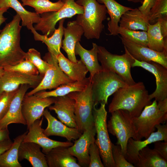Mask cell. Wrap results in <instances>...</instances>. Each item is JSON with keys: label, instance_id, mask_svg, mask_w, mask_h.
<instances>
[{"label": "cell", "instance_id": "51", "mask_svg": "<svg viewBox=\"0 0 167 167\" xmlns=\"http://www.w3.org/2000/svg\"><path fill=\"white\" fill-rule=\"evenodd\" d=\"M5 70L2 66H0V78L2 75L4 73Z\"/></svg>", "mask_w": 167, "mask_h": 167}, {"label": "cell", "instance_id": "45", "mask_svg": "<svg viewBox=\"0 0 167 167\" xmlns=\"http://www.w3.org/2000/svg\"><path fill=\"white\" fill-rule=\"evenodd\" d=\"M157 20L159 22L161 32L163 37L164 38H167V17L159 18Z\"/></svg>", "mask_w": 167, "mask_h": 167}, {"label": "cell", "instance_id": "47", "mask_svg": "<svg viewBox=\"0 0 167 167\" xmlns=\"http://www.w3.org/2000/svg\"><path fill=\"white\" fill-rule=\"evenodd\" d=\"M157 105L160 110L167 113V98L163 100L158 101Z\"/></svg>", "mask_w": 167, "mask_h": 167}, {"label": "cell", "instance_id": "40", "mask_svg": "<svg viewBox=\"0 0 167 167\" xmlns=\"http://www.w3.org/2000/svg\"><path fill=\"white\" fill-rule=\"evenodd\" d=\"M111 152L115 167H135L133 164L129 162L126 159L119 145H115L112 143Z\"/></svg>", "mask_w": 167, "mask_h": 167}, {"label": "cell", "instance_id": "13", "mask_svg": "<svg viewBox=\"0 0 167 167\" xmlns=\"http://www.w3.org/2000/svg\"><path fill=\"white\" fill-rule=\"evenodd\" d=\"M54 97L41 98L35 94L24 96L22 102V111L28 129L33 123L41 118L45 108L53 104Z\"/></svg>", "mask_w": 167, "mask_h": 167}, {"label": "cell", "instance_id": "44", "mask_svg": "<svg viewBox=\"0 0 167 167\" xmlns=\"http://www.w3.org/2000/svg\"><path fill=\"white\" fill-rule=\"evenodd\" d=\"M156 0H144L138 9L148 18L150 10Z\"/></svg>", "mask_w": 167, "mask_h": 167}, {"label": "cell", "instance_id": "21", "mask_svg": "<svg viewBox=\"0 0 167 167\" xmlns=\"http://www.w3.org/2000/svg\"><path fill=\"white\" fill-rule=\"evenodd\" d=\"M43 115L48 122L47 127L43 130L44 133L47 136H60L71 141L77 139L82 134L78 129L69 127L58 121L51 114L47 109H45Z\"/></svg>", "mask_w": 167, "mask_h": 167}, {"label": "cell", "instance_id": "17", "mask_svg": "<svg viewBox=\"0 0 167 167\" xmlns=\"http://www.w3.org/2000/svg\"><path fill=\"white\" fill-rule=\"evenodd\" d=\"M120 38L124 48L136 59L140 61L155 62L167 68V51L158 52L121 36Z\"/></svg>", "mask_w": 167, "mask_h": 167}, {"label": "cell", "instance_id": "9", "mask_svg": "<svg viewBox=\"0 0 167 167\" xmlns=\"http://www.w3.org/2000/svg\"><path fill=\"white\" fill-rule=\"evenodd\" d=\"M167 120V113L159 109L155 100L145 106L138 116L132 118L138 140L148 138L155 131L156 125L164 124Z\"/></svg>", "mask_w": 167, "mask_h": 167}, {"label": "cell", "instance_id": "20", "mask_svg": "<svg viewBox=\"0 0 167 167\" xmlns=\"http://www.w3.org/2000/svg\"><path fill=\"white\" fill-rule=\"evenodd\" d=\"M55 98L54 105L49 106V109L54 111L60 121L66 125L77 129L75 113L74 100L67 95Z\"/></svg>", "mask_w": 167, "mask_h": 167}, {"label": "cell", "instance_id": "53", "mask_svg": "<svg viewBox=\"0 0 167 167\" xmlns=\"http://www.w3.org/2000/svg\"><path fill=\"white\" fill-rule=\"evenodd\" d=\"M2 94L0 93V99L1 98V96Z\"/></svg>", "mask_w": 167, "mask_h": 167}, {"label": "cell", "instance_id": "30", "mask_svg": "<svg viewBox=\"0 0 167 167\" xmlns=\"http://www.w3.org/2000/svg\"><path fill=\"white\" fill-rule=\"evenodd\" d=\"M4 7L13 9L20 18L21 26L28 30L33 29V24H36L40 21V14L27 10L18 0H0V8Z\"/></svg>", "mask_w": 167, "mask_h": 167}, {"label": "cell", "instance_id": "4", "mask_svg": "<svg viewBox=\"0 0 167 167\" xmlns=\"http://www.w3.org/2000/svg\"><path fill=\"white\" fill-rule=\"evenodd\" d=\"M125 53L122 55L113 54L105 48L98 46L97 55L103 70L114 72L121 77L128 85L134 84L131 73L133 57L124 48Z\"/></svg>", "mask_w": 167, "mask_h": 167}, {"label": "cell", "instance_id": "32", "mask_svg": "<svg viewBox=\"0 0 167 167\" xmlns=\"http://www.w3.org/2000/svg\"><path fill=\"white\" fill-rule=\"evenodd\" d=\"M134 166L137 167H166L167 160L155 149H151L147 146L139 151L137 161Z\"/></svg>", "mask_w": 167, "mask_h": 167}, {"label": "cell", "instance_id": "36", "mask_svg": "<svg viewBox=\"0 0 167 167\" xmlns=\"http://www.w3.org/2000/svg\"><path fill=\"white\" fill-rule=\"evenodd\" d=\"M118 33L123 38L136 44L148 47L147 31L130 30L119 27Z\"/></svg>", "mask_w": 167, "mask_h": 167}, {"label": "cell", "instance_id": "2", "mask_svg": "<svg viewBox=\"0 0 167 167\" xmlns=\"http://www.w3.org/2000/svg\"><path fill=\"white\" fill-rule=\"evenodd\" d=\"M21 20L16 14L0 32V66L16 65L25 59L26 53L20 46Z\"/></svg>", "mask_w": 167, "mask_h": 167}, {"label": "cell", "instance_id": "8", "mask_svg": "<svg viewBox=\"0 0 167 167\" xmlns=\"http://www.w3.org/2000/svg\"><path fill=\"white\" fill-rule=\"evenodd\" d=\"M107 123L108 132L115 136L117 145H119L125 156L128 140L132 138L138 140L133 124L132 118L126 111L119 109L111 113Z\"/></svg>", "mask_w": 167, "mask_h": 167}, {"label": "cell", "instance_id": "3", "mask_svg": "<svg viewBox=\"0 0 167 167\" xmlns=\"http://www.w3.org/2000/svg\"><path fill=\"white\" fill-rule=\"evenodd\" d=\"M76 2L84 8L83 13L78 15L75 20L82 27L84 36L88 39H99L104 28L103 22L107 17L105 6L97 0Z\"/></svg>", "mask_w": 167, "mask_h": 167}, {"label": "cell", "instance_id": "52", "mask_svg": "<svg viewBox=\"0 0 167 167\" xmlns=\"http://www.w3.org/2000/svg\"><path fill=\"white\" fill-rule=\"evenodd\" d=\"M26 0H21L22 1V2H24V1H26Z\"/></svg>", "mask_w": 167, "mask_h": 167}, {"label": "cell", "instance_id": "38", "mask_svg": "<svg viewBox=\"0 0 167 167\" xmlns=\"http://www.w3.org/2000/svg\"><path fill=\"white\" fill-rule=\"evenodd\" d=\"M3 68L5 71L18 72L30 75H39L36 67L27 60H24L14 65L5 66Z\"/></svg>", "mask_w": 167, "mask_h": 167}, {"label": "cell", "instance_id": "25", "mask_svg": "<svg viewBox=\"0 0 167 167\" xmlns=\"http://www.w3.org/2000/svg\"><path fill=\"white\" fill-rule=\"evenodd\" d=\"M67 148L58 147L45 154L48 167H80L76 159L68 152Z\"/></svg>", "mask_w": 167, "mask_h": 167}, {"label": "cell", "instance_id": "7", "mask_svg": "<svg viewBox=\"0 0 167 167\" xmlns=\"http://www.w3.org/2000/svg\"><path fill=\"white\" fill-rule=\"evenodd\" d=\"M94 105L103 103L107 104L109 97L119 88L128 84L116 74L102 70L91 78Z\"/></svg>", "mask_w": 167, "mask_h": 167}, {"label": "cell", "instance_id": "24", "mask_svg": "<svg viewBox=\"0 0 167 167\" xmlns=\"http://www.w3.org/2000/svg\"><path fill=\"white\" fill-rule=\"evenodd\" d=\"M65 19H62L59 21L58 28L55 29L52 35L49 37L39 34L34 28L31 30L35 40L41 41L44 43L47 47L48 53L57 58L62 53L60 48L63 35V24Z\"/></svg>", "mask_w": 167, "mask_h": 167}, {"label": "cell", "instance_id": "14", "mask_svg": "<svg viewBox=\"0 0 167 167\" xmlns=\"http://www.w3.org/2000/svg\"><path fill=\"white\" fill-rule=\"evenodd\" d=\"M43 120L41 118L36 120L29 128L23 142H32L39 145L42 148V152L45 155L53 148L59 146L69 147L73 143L70 141L60 142L49 138L43 132L42 125Z\"/></svg>", "mask_w": 167, "mask_h": 167}, {"label": "cell", "instance_id": "10", "mask_svg": "<svg viewBox=\"0 0 167 167\" xmlns=\"http://www.w3.org/2000/svg\"><path fill=\"white\" fill-rule=\"evenodd\" d=\"M64 4L59 10L41 14L40 21L34 27L46 36H51L55 30L57 22L61 19L71 18L84 12L83 7L77 3L75 0H62Z\"/></svg>", "mask_w": 167, "mask_h": 167}, {"label": "cell", "instance_id": "27", "mask_svg": "<svg viewBox=\"0 0 167 167\" xmlns=\"http://www.w3.org/2000/svg\"><path fill=\"white\" fill-rule=\"evenodd\" d=\"M148 18L137 8L128 11L121 16L119 27L131 30L147 31L149 23Z\"/></svg>", "mask_w": 167, "mask_h": 167}, {"label": "cell", "instance_id": "41", "mask_svg": "<svg viewBox=\"0 0 167 167\" xmlns=\"http://www.w3.org/2000/svg\"><path fill=\"white\" fill-rule=\"evenodd\" d=\"M95 141L92 143L89 147L88 167H104V166L101 161L99 148Z\"/></svg>", "mask_w": 167, "mask_h": 167}, {"label": "cell", "instance_id": "34", "mask_svg": "<svg viewBox=\"0 0 167 167\" xmlns=\"http://www.w3.org/2000/svg\"><path fill=\"white\" fill-rule=\"evenodd\" d=\"M147 32L148 48L158 52L167 51V39L161 34L158 20L154 24H149Z\"/></svg>", "mask_w": 167, "mask_h": 167}, {"label": "cell", "instance_id": "46", "mask_svg": "<svg viewBox=\"0 0 167 167\" xmlns=\"http://www.w3.org/2000/svg\"><path fill=\"white\" fill-rule=\"evenodd\" d=\"M13 143L10 138L0 142V156L10 147Z\"/></svg>", "mask_w": 167, "mask_h": 167}, {"label": "cell", "instance_id": "37", "mask_svg": "<svg viewBox=\"0 0 167 167\" xmlns=\"http://www.w3.org/2000/svg\"><path fill=\"white\" fill-rule=\"evenodd\" d=\"M25 60L30 61L37 69L39 74L43 77L50 64L42 59L40 53L34 48H30L26 52Z\"/></svg>", "mask_w": 167, "mask_h": 167}, {"label": "cell", "instance_id": "29", "mask_svg": "<svg viewBox=\"0 0 167 167\" xmlns=\"http://www.w3.org/2000/svg\"><path fill=\"white\" fill-rule=\"evenodd\" d=\"M103 4L109 14L110 20L108 23V29L110 34L114 36L118 34L119 23L122 15L126 11L133 8L123 6L115 0H97Z\"/></svg>", "mask_w": 167, "mask_h": 167}, {"label": "cell", "instance_id": "31", "mask_svg": "<svg viewBox=\"0 0 167 167\" xmlns=\"http://www.w3.org/2000/svg\"><path fill=\"white\" fill-rule=\"evenodd\" d=\"M91 80L90 76L83 80L70 82L61 85L54 90L50 91H42L34 94L41 98L63 96L74 92L81 91L86 88Z\"/></svg>", "mask_w": 167, "mask_h": 167}, {"label": "cell", "instance_id": "22", "mask_svg": "<svg viewBox=\"0 0 167 167\" xmlns=\"http://www.w3.org/2000/svg\"><path fill=\"white\" fill-rule=\"evenodd\" d=\"M84 34L82 27L76 20L68 22L66 27H64V39L62 41L61 47L66 53L68 59L74 62H77L75 53L76 43L81 41Z\"/></svg>", "mask_w": 167, "mask_h": 167}, {"label": "cell", "instance_id": "1", "mask_svg": "<svg viewBox=\"0 0 167 167\" xmlns=\"http://www.w3.org/2000/svg\"><path fill=\"white\" fill-rule=\"evenodd\" d=\"M143 83L139 82L119 88L113 93L108 111L121 109L127 111L132 117L138 116L144 107L152 104Z\"/></svg>", "mask_w": 167, "mask_h": 167}, {"label": "cell", "instance_id": "15", "mask_svg": "<svg viewBox=\"0 0 167 167\" xmlns=\"http://www.w3.org/2000/svg\"><path fill=\"white\" fill-rule=\"evenodd\" d=\"M155 128L157 129V131L152 133L144 140H135L132 138L128 140L124 156L127 161L134 165L137 161L139 151L143 148L157 141L167 142V124L157 125Z\"/></svg>", "mask_w": 167, "mask_h": 167}, {"label": "cell", "instance_id": "50", "mask_svg": "<svg viewBox=\"0 0 167 167\" xmlns=\"http://www.w3.org/2000/svg\"><path fill=\"white\" fill-rule=\"evenodd\" d=\"M128 1L132 2L134 3H140L141 4L143 3L144 0H127Z\"/></svg>", "mask_w": 167, "mask_h": 167}, {"label": "cell", "instance_id": "11", "mask_svg": "<svg viewBox=\"0 0 167 167\" xmlns=\"http://www.w3.org/2000/svg\"><path fill=\"white\" fill-rule=\"evenodd\" d=\"M43 58L45 61L50 64V66L39 84L26 94L27 96L32 95L38 92L46 89H55L61 85L74 82L61 70L56 57L47 53Z\"/></svg>", "mask_w": 167, "mask_h": 167}, {"label": "cell", "instance_id": "5", "mask_svg": "<svg viewBox=\"0 0 167 167\" xmlns=\"http://www.w3.org/2000/svg\"><path fill=\"white\" fill-rule=\"evenodd\" d=\"M67 95L75 101L77 129L82 134L85 130L94 126L92 113L94 101L91 80L83 90L71 92Z\"/></svg>", "mask_w": 167, "mask_h": 167}, {"label": "cell", "instance_id": "35", "mask_svg": "<svg viewBox=\"0 0 167 167\" xmlns=\"http://www.w3.org/2000/svg\"><path fill=\"white\" fill-rule=\"evenodd\" d=\"M22 4L23 6L32 7L36 13L41 14L59 10L63 6L64 2L62 0L56 2H52L49 0H26Z\"/></svg>", "mask_w": 167, "mask_h": 167}, {"label": "cell", "instance_id": "42", "mask_svg": "<svg viewBox=\"0 0 167 167\" xmlns=\"http://www.w3.org/2000/svg\"><path fill=\"white\" fill-rule=\"evenodd\" d=\"M17 90L10 92H4L2 93L0 99V120L6 113Z\"/></svg>", "mask_w": 167, "mask_h": 167}, {"label": "cell", "instance_id": "49", "mask_svg": "<svg viewBox=\"0 0 167 167\" xmlns=\"http://www.w3.org/2000/svg\"><path fill=\"white\" fill-rule=\"evenodd\" d=\"M9 9V8L8 7H4L0 8V27L7 19V18H6L3 15ZM1 30L0 29V32Z\"/></svg>", "mask_w": 167, "mask_h": 167}, {"label": "cell", "instance_id": "16", "mask_svg": "<svg viewBox=\"0 0 167 167\" xmlns=\"http://www.w3.org/2000/svg\"><path fill=\"white\" fill-rule=\"evenodd\" d=\"M43 77L39 74L33 75L18 72L5 71L0 78V93L17 89L23 84H28L35 88L40 83Z\"/></svg>", "mask_w": 167, "mask_h": 167}, {"label": "cell", "instance_id": "19", "mask_svg": "<svg viewBox=\"0 0 167 167\" xmlns=\"http://www.w3.org/2000/svg\"><path fill=\"white\" fill-rule=\"evenodd\" d=\"M96 134L95 126L87 129L75 140L72 145L67 148L69 153L76 157L80 167L89 166V148L91 144L95 141Z\"/></svg>", "mask_w": 167, "mask_h": 167}, {"label": "cell", "instance_id": "26", "mask_svg": "<svg viewBox=\"0 0 167 167\" xmlns=\"http://www.w3.org/2000/svg\"><path fill=\"white\" fill-rule=\"evenodd\" d=\"M92 48L88 50L84 48L79 41L77 42L75 48V55H79L80 60L88 69L90 73V76H93L103 70L102 66L99 62L97 55L98 45L95 43H92Z\"/></svg>", "mask_w": 167, "mask_h": 167}, {"label": "cell", "instance_id": "6", "mask_svg": "<svg viewBox=\"0 0 167 167\" xmlns=\"http://www.w3.org/2000/svg\"><path fill=\"white\" fill-rule=\"evenodd\" d=\"M97 109L94 105L92 113L94 126L96 134L95 143L100 150L101 158L104 167H115L111 152V142L108 131L107 118V112L105 104L101 103Z\"/></svg>", "mask_w": 167, "mask_h": 167}, {"label": "cell", "instance_id": "28", "mask_svg": "<svg viewBox=\"0 0 167 167\" xmlns=\"http://www.w3.org/2000/svg\"><path fill=\"white\" fill-rule=\"evenodd\" d=\"M58 65L62 71L73 81L82 80L86 77L88 71L80 60L74 62L62 54L57 58Z\"/></svg>", "mask_w": 167, "mask_h": 167}, {"label": "cell", "instance_id": "39", "mask_svg": "<svg viewBox=\"0 0 167 167\" xmlns=\"http://www.w3.org/2000/svg\"><path fill=\"white\" fill-rule=\"evenodd\" d=\"M167 17V0H156L151 8L149 22L157 21L159 18Z\"/></svg>", "mask_w": 167, "mask_h": 167}, {"label": "cell", "instance_id": "18", "mask_svg": "<svg viewBox=\"0 0 167 167\" xmlns=\"http://www.w3.org/2000/svg\"><path fill=\"white\" fill-rule=\"evenodd\" d=\"M31 87L29 85L25 84L21 85L17 89L6 113L0 120V129H8V125L11 123L26 125L22 113V104L26 92Z\"/></svg>", "mask_w": 167, "mask_h": 167}, {"label": "cell", "instance_id": "48", "mask_svg": "<svg viewBox=\"0 0 167 167\" xmlns=\"http://www.w3.org/2000/svg\"><path fill=\"white\" fill-rule=\"evenodd\" d=\"M9 132L8 129H0V142L10 138Z\"/></svg>", "mask_w": 167, "mask_h": 167}, {"label": "cell", "instance_id": "23", "mask_svg": "<svg viewBox=\"0 0 167 167\" xmlns=\"http://www.w3.org/2000/svg\"><path fill=\"white\" fill-rule=\"evenodd\" d=\"M41 148L36 143L22 142L18 150L19 161L26 159L33 167H48L45 154L41 151Z\"/></svg>", "mask_w": 167, "mask_h": 167}, {"label": "cell", "instance_id": "12", "mask_svg": "<svg viewBox=\"0 0 167 167\" xmlns=\"http://www.w3.org/2000/svg\"><path fill=\"white\" fill-rule=\"evenodd\" d=\"M133 58L131 67H142L152 74L155 77L156 88L154 92L149 94V99L151 100L155 98L158 101L167 98V68L155 62L140 61Z\"/></svg>", "mask_w": 167, "mask_h": 167}, {"label": "cell", "instance_id": "33", "mask_svg": "<svg viewBox=\"0 0 167 167\" xmlns=\"http://www.w3.org/2000/svg\"><path fill=\"white\" fill-rule=\"evenodd\" d=\"M28 131L19 135L14 139L10 147L0 156V167H21L18 158V150Z\"/></svg>", "mask_w": 167, "mask_h": 167}, {"label": "cell", "instance_id": "43", "mask_svg": "<svg viewBox=\"0 0 167 167\" xmlns=\"http://www.w3.org/2000/svg\"><path fill=\"white\" fill-rule=\"evenodd\" d=\"M153 143H154V149L167 160V142L159 141Z\"/></svg>", "mask_w": 167, "mask_h": 167}]
</instances>
